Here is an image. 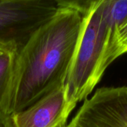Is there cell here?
<instances>
[{"mask_svg": "<svg viewBox=\"0 0 127 127\" xmlns=\"http://www.w3.org/2000/svg\"><path fill=\"white\" fill-rule=\"evenodd\" d=\"M127 52V21L117 27L112 36L105 59L104 68L107 67L118 57Z\"/></svg>", "mask_w": 127, "mask_h": 127, "instance_id": "cell-7", "label": "cell"}, {"mask_svg": "<svg viewBox=\"0 0 127 127\" xmlns=\"http://www.w3.org/2000/svg\"><path fill=\"white\" fill-rule=\"evenodd\" d=\"M58 127H66V124H63V125H60Z\"/></svg>", "mask_w": 127, "mask_h": 127, "instance_id": "cell-9", "label": "cell"}, {"mask_svg": "<svg viewBox=\"0 0 127 127\" xmlns=\"http://www.w3.org/2000/svg\"><path fill=\"white\" fill-rule=\"evenodd\" d=\"M15 42L0 43V110L7 112L19 52Z\"/></svg>", "mask_w": 127, "mask_h": 127, "instance_id": "cell-6", "label": "cell"}, {"mask_svg": "<svg viewBox=\"0 0 127 127\" xmlns=\"http://www.w3.org/2000/svg\"><path fill=\"white\" fill-rule=\"evenodd\" d=\"M0 127H13L11 116L2 110H0Z\"/></svg>", "mask_w": 127, "mask_h": 127, "instance_id": "cell-8", "label": "cell"}, {"mask_svg": "<svg viewBox=\"0 0 127 127\" xmlns=\"http://www.w3.org/2000/svg\"><path fill=\"white\" fill-rule=\"evenodd\" d=\"M66 127H127V86L97 89Z\"/></svg>", "mask_w": 127, "mask_h": 127, "instance_id": "cell-4", "label": "cell"}, {"mask_svg": "<svg viewBox=\"0 0 127 127\" xmlns=\"http://www.w3.org/2000/svg\"><path fill=\"white\" fill-rule=\"evenodd\" d=\"M0 43H1V42H0Z\"/></svg>", "mask_w": 127, "mask_h": 127, "instance_id": "cell-10", "label": "cell"}, {"mask_svg": "<svg viewBox=\"0 0 127 127\" xmlns=\"http://www.w3.org/2000/svg\"><path fill=\"white\" fill-rule=\"evenodd\" d=\"M71 112L64 86L12 115L11 121L13 127H58L66 124Z\"/></svg>", "mask_w": 127, "mask_h": 127, "instance_id": "cell-5", "label": "cell"}, {"mask_svg": "<svg viewBox=\"0 0 127 127\" xmlns=\"http://www.w3.org/2000/svg\"><path fill=\"white\" fill-rule=\"evenodd\" d=\"M60 5V0H0V42H15L22 48Z\"/></svg>", "mask_w": 127, "mask_h": 127, "instance_id": "cell-3", "label": "cell"}, {"mask_svg": "<svg viewBox=\"0 0 127 127\" xmlns=\"http://www.w3.org/2000/svg\"><path fill=\"white\" fill-rule=\"evenodd\" d=\"M116 27L111 16L110 0L93 1L65 83L66 100L71 111L102 78L106 71L105 56Z\"/></svg>", "mask_w": 127, "mask_h": 127, "instance_id": "cell-2", "label": "cell"}, {"mask_svg": "<svg viewBox=\"0 0 127 127\" xmlns=\"http://www.w3.org/2000/svg\"><path fill=\"white\" fill-rule=\"evenodd\" d=\"M93 1L61 0L57 13L20 49L7 113L28 108L65 86Z\"/></svg>", "mask_w": 127, "mask_h": 127, "instance_id": "cell-1", "label": "cell"}]
</instances>
